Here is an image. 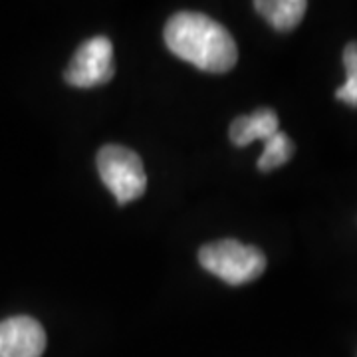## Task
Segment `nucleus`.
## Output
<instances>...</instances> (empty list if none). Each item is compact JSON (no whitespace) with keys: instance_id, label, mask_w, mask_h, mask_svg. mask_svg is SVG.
I'll list each match as a JSON object with an SVG mask.
<instances>
[{"instance_id":"obj_10","label":"nucleus","mask_w":357,"mask_h":357,"mask_svg":"<svg viewBox=\"0 0 357 357\" xmlns=\"http://www.w3.org/2000/svg\"><path fill=\"white\" fill-rule=\"evenodd\" d=\"M344 68L349 79H357V42H349L345 46Z\"/></svg>"},{"instance_id":"obj_7","label":"nucleus","mask_w":357,"mask_h":357,"mask_svg":"<svg viewBox=\"0 0 357 357\" xmlns=\"http://www.w3.org/2000/svg\"><path fill=\"white\" fill-rule=\"evenodd\" d=\"M255 8L278 32H290L302 22L307 2L304 0H258L255 2Z\"/></svg>"},{"instance_id":"obj_6","label":"nucleus","mask_w":357,"mask_h":357,"mask_svg":"<svg viewBox=\"0 0 357 357\" xmlns=\"http://www.w3.org/2000/svg\"><path fill=\"white\" fill-rule=\"evenodd\" d=\"M278 129V115L270 107H260L255 114L241 115L230 123V141L238 147H246L252 141H268L276 135Z\"/></svg>"},{"instance_id":"obj_8","label":"nucleus","mask_w":357,"mask_h":357,"mask_svg":"<svg viewBox=\"0 0 357 357\" xmlns=\"http://www.w3.org/2000/svg\"><path fill=\"white\" fill-rule=\"evenodd\" d=\"M294 141L286 135L278 131L276 135H272L270 139L264 141V151L260 155L258 159V169L260 171H274L278 169L284 163H288L292 159L294 155Z\"/></svg>"},{"instance_id":"obj_9","label":"nucleus","mask_w":357,"mask_h":357,"mask_svg":"<svg viewBox=\"0 0 357 357\" xmlns=\"http://www.w3.org/2000/svg\"><path fill=\"white\" fill-rule=\"evenodd\" d=\"M335 98L351 107H357V79L345 77L344 86H340L335 91Z\"/></svg>"},{"instance_id":"obj_1","label":"nucleus","mask_w":357,"mask_h":357,"mask_svg":"<svg viewBox=\"0 0 357 357\" xmlns=\"http://www.w3.org/2000/svg\"><path fill=\"white\" fill-rule=\"evenodd\" d=\"M165 44L177 58L208 74L230 72L238 60L229 30L201 13L173 14L165 24Z\"/></svg>"},{"instance_id":"obj_3","label":"nucleus","mask_w":357,"mask_h":357,"mask_svg":"<svg viewBox=\"0 0 357 357\" xmlns=\"http://www.w3.org/2000/svg\"><path fill=\"white\" fill-rule=\"evenodd\" d=\"M98 173L119 204L139 199L147 189L141 157L123 145H103L98 153Z\"/></svg>"},{"instance_id":"obj_5","label":"nucleus","mask_w":357,"mask_h":357,"mask_svg":"<svg viewBox=\"0 0 357 357\" xmlns=\"http://www.w3.org/2000/svg\"><path fill=\"white\" fill-rule=\"evenodd\" d=\"M46 349V332L30 316L0 321V357H40Z\"/></svg>"},{"instance_id":"obj_4","label":"nucleus","mask_w":357,"mask_h":357,"mask_svg":"<svg viewBox=\"0 0 357 357\" xmlns=\"http://www.w3.org/2000/svg\"><path fill=\"white\" fill-rule=\"evenodd\" d=\"M115 74L114 44L105 36H96L79 44L64 79L74 88H96L107 84Z\"/></svg>"},{"instance_id":"obj_2","label":"nucleus","mask_w":357,"mask_h":357,"mask_svg":"<svg viewBox=\"0 0 357 357\" xmlns=\"http://www.w3.org/2000/svg\"><path fill=\"white\" fill-rule=\"evenodd\" d=\"M199 262L206 272L230 286L248 284L266 270V256L260 248L232 238L204 244L199 250Z\"/></svg>"}]
</instances>
